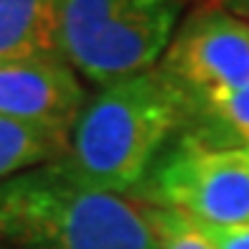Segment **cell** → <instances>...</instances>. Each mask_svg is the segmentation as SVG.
<instances>
[{"mask_svg":"<svg viewBox=\"0 0 249 249\" xmlns=\"http://www.w3.org/2000/svg\"><path fill=\"white\" fill-rule=\"evenodd\" d=\"M188 120L183 94L155 66L89 97L61 160L87 186L132 198Z\"/></svg>","mask_w":249,"mask_h":249,"instance_id":"cell-1","label":"cell"},{"mask_svg":"<svg viewBox=\"0 0 249 249\" xmlns=\"http://www.w3.org/2000/svg\"><path fill=\"white\" fill-rule=\"evenodd\" d=\"M8 249H158L145 206L76 178L61 158L0 180Z\"/></svg>","mask_w":249,"mask_h":249,"instance_id":"cell-2","label":"cell"},{"mask_svg":"<svg viewBox=\"0 0 249 249\" xmlns=\"http://www.w3.org/2000/svg\"><path fill=\"white\" fill-rule=\"evenodd\" d=\"M132 198L145 206L180 211L198 224L247 221L249 142H216L183 130Z\"/></svg>","mask_w":249,"mask_h":249,"instance_id":"cell-3","label":"cell"},{"mask_svg":"<svg viewBox=\"0 0 249 249\" xmlns=\"http://www.w3.org/2000/svg\"><path fill=\"white\" fill-rule=\"evenodd\" d=\"M158 71L183 94L188 112L229 97L249 82V23L219 3L194 10L176 28Z\"/></svg>","mask_w":249,"mask_h":249,"instance_id":"cell-4","label":"cell"},{"mask_svg":"<svg viewBox=\"0 0 249 249\" xmlns=\"http://www.w3.org/2000/svg\"><path fill=\"white\" fill-rule=\"evenodd\" d=\"M186 0H138L122 10L79 51L71 66L99 89L150 71L171 46Z\"/></svg>","mask_w":249,"mask_h":249,"instance_id":"cell-5","label":"cell"},{"mask_svg":"<svg viewBox=\"0 0 249 249\" xmlns=\"http://www.w3.org/2000/svg\"><path fill=\"white\" fill-rule=\"evenodd\" d=\"M87 102L84 79L61 56L0 61V117L36 127L69 148Z\"/></svg>","mask_w":249,"mask_h":249,"instance_id":"cell-6","label":"cell"},{"mask_svg":"<svg viewBox=\"0 0 249 249\" xmlns=\"http://www.w3.org/2000/svg\"><path fill=\"white\" fill-rule=\"evenodd\" d=\"M28 56H61L59 5L56 0H0V61Z\"/></svg>","mask_w":249,"mask_h":249,"instance_id":"cell-7","label":"cell"},{"mask_svg":"<svg viewBox=\"0 0 249 249\" xmlns=\"http://www.w3.org/2000/svg\"><path fill=\"white\" fill-rule=\"evenodd\" d=\"M66 150L69 148L53 140L51 135L28 127L23 122L0 117V180L59 160L66 155Z\"/></svg>","mask_w":249,"mask_h":249,"instance_id":"cell-8","label":"cell"},{"mask_svg":"<svg viewBox=\"0 0 249 249\" xmlns=\"http://www.w3.org/2000/svg\"><path fill=\"white\" fill-rule=\"evenodd\" d=\"M138 0H56L59 5V49L71 59L82 51L115 16L127 10Z\"/></svg>","mask_w":249,"mask_h":249,"instance_id":"cell-9","label":"cell"},{"mask_svg":"<svg viewBox=\"0 0 249 249\" xmlns=\"http://www.w3.org/2000/svg\"><path fill=\"white\" fill-rule=\"evenodd\" d=\"M186 130L216 142H249V82L229 97L194 109Z\"/></svg>","mask_w":249,"mask_h":249,"instance_id":"cell-10","label":"cell"},{"mask_svg":"<svg viewBox=\"0 0 249 249\" xmlns=\"http://www.w3.org/2000/svg\"><path fill=\"white\" fill-rule=\"evenodd\" d=\"M145 213H148L150 229L155 234L158 249H213L206 234L201 231L198 221L186 213L158 206H145Z\"/></svg>","mask_w":249,"mask_h":249,"instance_id":"cell-11","label":"cell"},{"mask_svg":"<svg viewBox=\"0 0 249 249\" xmlns=\"http://www.w3.org/2000/svg\"><path fill=\"white\" fill-rule=\"evenodd\" d=\"M213 249H249V219L239 224H198Z\"/></svg>","mask_w":249,"mask_h":249,"instance_id":"cell-12","label":"cell"},{"mask_svg":"<svg viewBox=\"0 0 249 249\" xmlns=\"http://www.w3.org/2000/svg\"><path fill=\"white\" fill-rule=\"evenodd\" d=\"M216 3L224 10H229L231 16H236V18H242V20L249 23V0H216Z\"/></svg>","mask_w":249,"mask_h":249,"instance_id":"cell-13","label":"cell"},{"mask_svg":"<svg viewBox=\"0 0 249 249\" xmlns=\"http://www.w3.org/2000/svg\"><path fill=\"white\" fill-rule=\"evenodd\" d=\"M0 249H8V247H3V244H0Z\"/></svg>","mask_w":249,"mask_h":249,"instance_id":"cell-14","label":"cell"}]
</instances>
